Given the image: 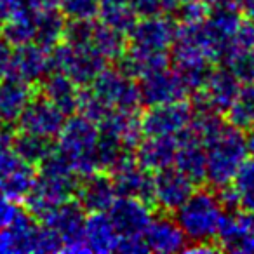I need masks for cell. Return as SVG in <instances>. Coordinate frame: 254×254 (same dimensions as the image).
Instances as JSON below:
<instances>
[{
	"instance_id": "cell-5",
	"label": "cell",
	"mask_w": 254,
	"mask_h": 254,
	"mask_svg": "<svg viewBox=\"0 0 254 254\" xmlns=\"http://www.w3.org/2000/svg\"><path fill=\"white\" fill-rule=\"evenodd\" d=\"M106 66V60L91 46H71L61 40L51 49V68L68 75L80 87H87Z\"/></svg>"
},
{
	"instance_id": "cell-45",
	"label": "cell",
	"mask_w": 254,
	"mask_h": 254,
	"mask_svg": "<svg viewBox=\"0 0 254 254\" xmlns=\"http://www.w3.org/2000/svg\"><path fill=\"white\" fill-rule=\"evenodd\" d=\"M188 2H193V0H162V9L167 12H176L181 5L188 4Z\"/></svg>"
},
{
	"instance_id": "cell-39",
	"label": "cell",
	"mask_w": 254,
	"mask_h": 254,
	"mask_svg": "<svg viewBox=\"0 0 254 254\" xmlns=\"http://www.w3.org/2000/svg\"><path fill=\"white\" fill-rule=\"evenodd\" d=\"M126 2L138 19L152 18V16H157L164 11L162 0H126Z\"/></svg>"
},
{
	"instance_id": "cell-35",
	"label": "cell",
	"mask_w": 254,
	"mask_h": 254,
	"mask_svg": "<svg viewBox=\"0 0 254 254\" xmlns=\"http://www.w3.org/2000/svg\"><path fill=\"white\" fill-rule=\"evenodd\" d=\"M60 11L66 19H94L98 18L99 0H61Z\"/></svg>"
},
{
	"instance_id": "cell-27",
	"label": "cell",
	"mask_w": 254,
	"mask_h": 254,
	"mask_svg": "<svg viewBox=\"0 0 254 254\" xmlns=\"http://www.w3.org/2000/svg\"><path fill=\"white\" fill-rule=\"evenodd\" d=\"M0 35L12 47L33 42L35 39V12L26 5L0 23Z\"/></svg>"
},
{
	"instance_id": "cell-46",
	"label": "cell",
	"mask_w": 254,
	"mask_h": 254,
	"mask_svg": "<svg viewBox=\"0 0 254 254\" xmlns=\"http://www.w3.org/2000/svg\"><path fill=\"white\" fill-rule=\"evenodd\" d=\"M239 7L242 9L247 19L254 21V0H239Z\"/></svg>"
},
{
	"instance_id": "cell-23",
	"label": "cell",
	"mask_w": 254,
	"mask_h": 254,
	"mask_svg": "<svg viewBox=\"0 0 254 254\" xmlns=\"http://www.w3.org/2000/svg\"><path fill=\"white\" fill-rule=\"evenodd\" d=\"M99 132H105L117 138L126 148L134 150L143 139L141 124L138 112H126V110H110L105 119L98 124Z\"/></svg>"
},
{
	"instance_id": "cell-32",
	"label": "cell",
	"mask_w": 254,
	"mask_h": 254,
	"mask_svg": "<svg viewBox=\"0 0 254 254\" xmlns=\"http://www.w3.org/2000/svg\"><path fill=\"white\" fill-rule=\"evenodd\" d=\"M98 18L103 25L110 26V28L117 30V32L127 33L131 32L132 26L136 25L138 18L132 12V9L127 5L126 0H119V2H103L99 4Z\"/></svg>"
},
{
	"instance_id": "cell-26",
	"label": "cell",
	"mask_w": 254,
	"mask_h": 254,
	"mask_svg": "<svg viewBox=\"0 0 254 254\" xmlns=\"http://www.w3.org/2000/svg\"><path fill=\"white\" fill-rule=\"evenodd\" d=\"M54 148L56 145L53 138H46V136L19 131V134L12 138V150L18 155V159L33 167L40 166L54 152Z\"/></svg>"
},
{
	"instance_id": "cell-13",
	"label": "cell",
	"mask_w": 254,
	"mask_h": 254,
	"mask_svg": "<svg viewBox=\"0 0 254 254\" xmlns=\"http://www.w3.org/2000/svg\"><path fill=\"white\" fill-rule=\"evenodd\" d=\"M106 214L119 237L143 235L153 218L152 205L134 197H117Z\"/></svg>"
},
{
	"instance_id": "cell-43",
	"label": "cell",
	"mask_w": 254,
	"mask_h": 254,
	"mask_svg": "<svg viewBox=\"0 0 254 254\" xmlns=\"http://www.w3.org/2000/svg\"><path fill=\"white\" fill-rule=\"evenodd\" d=\"M23 4L33 12L51 11V9H60L61 0H23Z\"/></svg>"
},
{
	"instance_id": "cell-16",
	"label": "cell",
	"mask_w": 254,
	"mask_h": 254,
	"mask_svg": "<svg viewBox=\"0 0 254 254\" xmlns=\"http://www.w3.org/2000/svg\"><path fill=\"white\" fill-rule=\"evenodd\" d=\"M75 198L84 207L85 212H106L113 200L117 198V191L113 187L112 176L105 171H96L89 176L80 178Z\"/></svg>"
},
{
	"instance_id": "cell-1",
	"label": "cell",
	"mask_w": 254,
	"mask_h": 254,
	"mask_svg": "<svg viewBox=\"0 0 254 254\" xmlns=\"http://www.w3.org/2000/svg\"><path fill=\"white\" fill-rule=\"evenodd\" d=\"M98 138V124L80 113H73L64 119L63 127L58 132L56 148L66 157L78 178L89 176L99 171L98 159H96Z\"/></svg>"
},
{
	"instance_id": "cell-4",
	"label": "cell",
	"mask_w": 254,
	"mask_h": 254,
	"mask_svg": "<svg viewBox=\"0 0 254 254\" xmlns=\"http://www.w3.org/2000/svg\"><path fill=\"white\" fill-rule=\"evenodd\" d=\"M223 212L225 209L214 191L198 190L193 191L187 202L174 211V214L187 239L191 242H204L216 239Z\"/></svg>"
},
{
	"instance_id": "cell-21",
	"label": "cell",
	"mask_w": 254,
	"mask_h": 254,
	"mask_svg": "<svg viewBox=\"0 0 254 254\" xmlns=\"http://www.w3.org/2000/svg\"><path fill=\"white\" fill-rule=\"evenodd\" d=\"M174 155L176 138L173 136H145L134 148L136 162L152 173L173 166Z\"/></svg>"
},
{
	"instance_id": "cell-41",
	"label": "cell",
	"mask_w": 254,
	"mask_h": 254,
	"mask_svg": "<svg viewBox=\"0 0 254 254\" xmlns=\"http://www.w3.org/2000/svg\"><path fill=\"white\" fill-rule=\"evenodd\" d=\"M117 251L126 254H141V253H148L150 249L146 246L143 235H132V237H119Z\"/></svg>"
},
{
	"instance_id": "cell-48",
	"label": "cell",
	"mask_w": 254,
	"mask_h": 254,
	"mask_svg": "<svg viewBox=\"0 0 254 254\" xmlns=\"http://www.w3.org/2000/svg\"><path fill=\"white\" fill-rule=\"evenodd\" d=\"M209 7H221V5H239V0H204Z\"/></svg>"
},
{
	"instance_id": "cell-14",
	"label": "cell",
	"mask_w": 254,
	"mask_h": 254,
	"mask_svg": "<svg viewBox=\"0 0 254 254\" xmlns=\"http://www.w3.org/2000/svg\"><path fill=\"white\" fill-rule=\"evenodd\" d=\"M139 96L141 105L157 106L166 103L181 101L188 96V89L173 68H162L139 78Z\"/></svg>"
},
{
	"instance_id": "cell-6",
	"label": "cell",
	"mask_w": 254,
	"mask_h": 254,
	"mask_svg": "<svg viewBox=\"0 0 254 254\" xmlns=\"http://www.w3.org/2000/svg\"><path fill=\"white\" fill-rule=\"evenodd\" d=\"M106 106L113 110L138 112L141 106L139 85L119 68H103L99 75L87 85Z\"/></svg>"
},
{
	"instance_id": "cell-31",
	"label": "cell",
	"mask_w": 254,
	"mask_h": 254,
	"mask_svg": "<svg viewBox=\"0 0 254 254\" xmlns=\"http://www.w3.org/2000/svg\"><path fill=\"white\" fill-rule=\"evenodd\" d=\"M91 47L99 53L106 61H117L127 49V35L103 25L94 23L91 35Z\"/></svg>"
},
{
	"instance_id": "cell-25",
	"label": "cell",
	"mask_w": 254,
	"mask_h": 254,
	"mask_svg": "<svg viewBox=\"0 0 254 254\" xmlns=\"http://www.w3.org/2000/svg\"><path fill=\"white\" fill-rule=\"evenodd\" d=\"M84 240L89 253H113L119 244L115 232L106 212H89L84 223Z\"/></svg>"
},
{
	"instance_id": "cell-9",
	"label": "cell",
	"mask_w": 254,
	"mask_h": 254,
	"mask_svg": "<svg viewBox=\"0 0 254 254\" xmlns=\"http://www.w3.org/2000/svg\"><path fill=\"white\" fill-rule=\"evenodd\" d=\"M193 108L185 99L166 105L150 106L139 117L143 136H173L176 138L191 122Z\"/></svg>"
},
{
	"instance_id": "cell-33",
	"label": "cell",
	"mask_w": 254,
	"mask_h": 254,
	"mask_svg": "<svg viewBox=\"0 0 254 254\" xmlns=\"http://www.w3.org/2000/svg\"><path fill=\"white\" fill-rule=\"evenodd\" d=\"M239 198V207L244 211L254 212V160H244L242 166L233 176L232 183Z\"/></svg>"
},
{
	"instance_id": "cell-15",
	"label": "cell",
	"mask_w": 254,
	"mask_h": 254,
	"mask_svg": "<svg viewBox=\"0 0 254 254\" xmlns=\"http://www.w3.org/2000/svg\"><path fill=\"white\" fill-rule=\"evenodd\" d=\"M51 68V51L39 46L35 42H28L12 49L11 70L9 75L19 80H25L28 84L35 85L37 82H42Z\"/></svg>"
},
{
	"instance_id": "cell-42",
	"label": "cell",
	"mask_w": 254,
	"mask_h": 254,
	"mask_svg": "<svg viewBox=\"0 0 254 254\" xmlns=\"http://www.w3.org/2000/svg\"><path fill=\"white\" fill-rule=\"evenodd\" d=\"M11 60H12V46L0 37V80L9 75Z\"/></svg>"
},
{
	"instance_id": "cell-3",
	"label": "cell",
	"mask_w": 254,
	"mask_h": 254,
	"mask_svg": "<svg viewBox=\"0 0 254 254\" xmlns=\"http://www.w3.org/2000/svg\"><path fill=\"white\" fill-rule=\"evenodd\" d=\"M63 244L47 225H39L28 211H21L9 226L0 230V254L60 253Z\"/></svg>"
},
{
	"instance_id": "cell-49",
	"label": "cell",
	"mask_w": 254,
	"mask_h": 254,
	"mask_svg": "<svg viewBox=\"0 0 254 254\" xmlns=\"http://www.w3.org/2000/svg\"><path fill=\"white\" fill-rule=\"evenodd\" d=\"M103 2H119V0H99V4H103Z\"/></svg>"
},
{
	"instance_id": "cell-34",
	"label": "cell",
	"mask_w": 254,
	"mask_h": 254,
	"mask_svg": "<svg viewBox=\"0 0 254 254\" xmlns=\"http://www.w3.org/2000/svg\"><path fill=\"white\" fill-rule=\"evenodd\" d=\"M221 61L223 66L228 68L240 84L254 82V51L228 49Z\"/></svg>"
},
{
	"instance_id": "cell-12",
	"label": "cell",
	"mask_w": 254,
	"mask_h": 254,
	"mask_svg": "<svg viewBox=\"0 0 254 254\" xmlns=\"http://www.w3.org/2000/svg\"><path fill=\"white\" fill-rule=\"evenodd\" d=\"M64 119H66V115L60 108H56L46 96L35 94L19 115L16 126L23 132H32V134L46 136V138H56L63 127Z\"/></svg>"
},
{
	"instance_id": "cell-44",
	"label": "cell",
	"mask_w": 254,
	"mask_h": 254,
	"mask_svg": "<svg viewBox=\"0 0 254 254\" xmlns=\"http://www.w3.org/2000/svg\"><path fill=\"white\" fill-rule=\"evenodd\" d=\"M23 0H0V23L23 7Z\"/></svg>"
},
{
	"instance_id": "cell-8",
	"label": "cell",
	"mask_w": 254,
	"mask_h": 254,
	"mask_svg": "<svg viewBox=\"0 0 254 254\" xmlns=\"http://www.w3.org/2000/svg\"><path fill=\"white\" fill-rule=\"evenodd\" d=\"M239 89V78L228 68H212L204 85L191 92V108L193 112L214 110V112L225 113L235 99Z\"/></svg>"
},
{
	"instance_id": "cell-30",
	"label": "cell",
	"mask_w": 254,
	"mask_h": 254,
	"mask_svg": "<svg viewBox=\"0 0 254 254\" xmlns=\"http://www.w3.org/2000/svg\"><path fill=\"white\" fill-rule=\"evenodd\" d=\"M226 122L240 131H249L254 127V82L240 85L235 99L225 112Z\"/></svg>"
},
{
	"instance_id": "cell-18",
	"label": "cell",
	"mask_w": 254,
	"mask_h": 254,
	"mask_svg": "<svg viewBox=\"0 0 254 254\" xmlns=\"http://www.w3.org/2000/svg\"><path fill=\"white\" fill-rule=\"evenodd\" d=\"M37 94L35 85L7 75L0 80V124L14 126L30 99Z\"/></svg>"
},
{
	"instance_id": "cell-22",
	"label": "cell",
	"mask_w": 254,
	"mask_h": 254,
	"mask_svg": "<svg viewBox=\"0 0 254 254\" xmlns=\"http://www.w3.org/2000/svg\"><path fill=\"white\" fill-rule=\"evenodd\" d=\"M80 91V85L75 84L68 75L54 70L42 78V85H40V94L46 96L64 115L77 113Z\"/></svg>"
},
{
	"instance_id": "cell-19",
	"label": "cell",
	"mask_w": 254,
	"mask_h": 254,
	"mask_svg": "<svg viewBox=\"0 0 254 254\" xmlns=\"http://www.w3.org/2000/svg\"><path fill=\"white\" fill-rule=\"evenodd\" d=\"M143 239L150 251L160 254L178 253V251H185L187 247V235L180 228L176 219L169 216L152 218L143 233Z\"/></svg>"
},
{
	"instance_id": "cell-11",
	"label": "cell",
	"mask_w": 254,
	"mask_h": 254,
	"mask_svg": "<svg viewBox=\"0 0 254 254\" xmlns=\"http://www.w3.org/2000/svg\"><path fill=\"white\" fill-rule=\"evenodd\" d=\"M178 23L167 16L157 14L152 18H141L136 21L132 30L127 33L131 40V47L138 51H166L169 53L174 42Z\"/></svg>"
},
{
	"instance_id": "cell-47",
	"label": "cell",
	"mask_w": 254,
	"mask_h": 254,
	"mask_svg": "<svg viewBox=\"0 0 254 254\" xmlns=\"http://www.w3.org/2000/svg\"><path fill=\"white\" fill-rule=\"evenodd\" d=\"M246 148H247V155L254 160V127H251L249 131H247L246 136Z\"/></svg>"
},
{
	"instance_id": "cell-20",
	"label": "cell",
	"mask_w": 254,
	"mask_h": 254,
	"mask_svg": "<svg viewBox=\"0 0 254 254\" xmlns=\"http://www.w3.org/2000/svg\"><path fill=\"white\" fill-rule=\"evenodd\" d=\"M251 235H254V212L244 211V209L223 212L218 233H216L218 246L221 247V251L237 253L242 240Z\"/></svg>"
},
{
	"instance_id": "cell-36",
	"label": "cell",
	"mask_w": 254,
	"mask_h": 254,
	"mask_svg": "<svg viewBox=\"0 0 254 254\" xmlns=\"http://www.w3.org/2000/svg\"><path fill=\"white\" fill-rule=\"evenodd\" d=\"M11 126H4L0 127V180L19 162L18 155L12 150V134Z\"/></svg>"
},
{
	"instance_id": "cell-17",
	"label": "cell",
	"mask_w": 254,
	"mask_h": 254,
	"mask_svg": "<svg viewBox=\"0 0 254 254\" xmlns=\"http://www.w3.org/2000/svg\"><path fill=\"white\" fill-rule=\"evenodd\" d=\"M174 166L195 185L205 181V146L191 132L190 126L176 136Z\"/></svg>"
},
{
	"instance_id": "cell-10",
	"label": "cell",
	"mask_w": 254,
	"mask_h": 254,
	"mask_svg": "<svg viewBox=\"0 0 254 254\" xmlns=\"http://www.w3.org/2000/svg\"><path fill=\"white\" fill-rule=\"evenodd\" d=\"M197 185L178 167H164L153 174V207L164 212H174L187 202Z\"/></svg>"
},
{
	"instance_id": "cell-37",
	"label": "cell",
	"mask_w": 254,
	"mask_h": 254,
	"mask_svg": "<svg viewBox=\"0 0 254 254\" xmlns=\"http://www.w3.org/2000/svg\"><path fill=\"white\" fill-rule=\"evenodd\" d=\"M209 11H211V7L204 0H193V2H188L178 9L176 18L180 19V23H202L207 18Z\"/></svg>"
},
{
	"instance_id": "cell-40",
	"label": "cell",
	"mask_w": 254,
	"mask_h": 254,
	"mask_svg": "<svg viewBox=\"0 0 254 254\" xmlns=\"http://www.w3.org/2000/svg\"><path fill=\"white\" fill-rule=\"evenodd\" d=\"M21 211L23 209L18 205V202L11 200L4 193H0V230L11 225Z\"/></svg>"
},
{
	"instance_id": "cell-29",
	"label": "cell",
	"mask_w": 254,
	"mask_h": 254,
	"mask_svg": "<svg viewBox=\"0 0 254 254\" xmlns=\"http://www.w3.org/2000/svg\"><path fill=\"white\" fill-rule=\"evenodd\" d=\"M37 178V169L30 164L19 160L2 180H0V193H4L14 202L25 200L28 191L32 190Z\"/></svg>"
},
{
	"instance_id": "cell-7",
	"label": "cell",
	"mask_w": 254,
	"mask_h": 254,
	"mask_svg": "<svg viewBox=\"0 0 254 254\" xmlns=\"http://www.w3.org/2000/svg\"><path fill=\"white\" fill-rule=\"evenodd\" d=\"M85 211L77 198L60 204L46 219L44 225L58 233L63 244V253H89L84 240Z\"/></svg>"
},
{
	"instance_id": "cell-28",
	"label": "cell",
	"mask_w": 254,
	"mask_h": 254,
	"mask_svg": "<svg viewBox=\"0 0 254 254\" xmlns=\"http://www.w3.org/2000/svg\"><path fill=\"white\" fill-rule=\"evenodd\" d=\"M66 18L60 9L35 12V39L33 42L46 49H53L63 40Z\"/></svg>"
},
{
	"instance_id": "cell-38",
	"label": "cell",
	"mask_w": 254,
	"mask_h": 254,
	"mask_svg": "<svg viewBox=\"0 0 254 254\" xmlns=\"http://www.w3.org/2000/svg\"><path fill=\"white\" fill-rule=\"evenodd\" d=\"M228 49L254 51V21H251V19H242L239 30L235 32L232 42H230Z\"/></svg>"
},
{
	"instance_id": "cell-2",
	"label": "cell",
	"mask_w": 254,
	"mask_h": 254,
	"mask_svg": "<svg viewBox=\"0 0 254 254\" xmlns=\"http://www.w3.org/2000/svg\"><path fill=\"white\" fill-rule=\"evenodd\" d=\"M247 159L244 131L226 122L218 136L205 145V181L209 187L221 188L230 185Z\"/></svg>"
},
{
	"instance_id": "cell-24",
	"label": "cell",
	"mask_w": 254,
	"mask_h": 254,
	"mask_svg": "<svg viewBox=\"0 0 254 254\" xmlns=\"http://www.w3.org/2000/svg\"><path fill=\"white\" fill-rule=\"evenodd\" d=\"M171 64L169 53L166 51H138V49H126V53L117 60V68L122 73H126L131 78H143L148 73L157 70H162Z\"/></svg>"
}]
</instances>
